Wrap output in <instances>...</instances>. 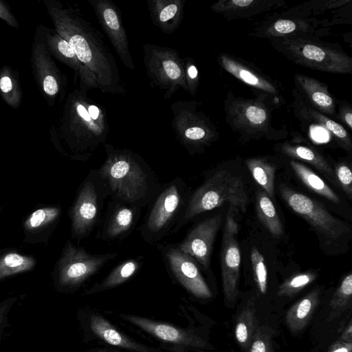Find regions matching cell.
<instances>
[{
    "mask_svg": "<svg viewBox=\"0 0 352 352\" xmlns=\"http://www.w3.org/2000/svg\"><path fill=\"white\" fill-rule=\"evenodd\" d=\"M57 34L74 50L78 60L96 77L103 93L124 94L115 58L103 35L73 9L48 6Z\"/></svg>",
    "mask_w": 352,
    "mask_h": 352,
    "instance_id": "6da1fadb",
    "label": "cell"
},
{
    "mask_svg": "<svg viewBox=\"0 0 352 352\" xmlns=\"http://www.w3.org/2000/svg\"><path fill=\"white\" fill-rule=\"evenodd\" d=\"M106 158L98 168L111 199L141 208L149 206L162 185L151 166L138 154L104 144Z\"/></svg>",
    "mask_w": 352,
    "mask_h": 352,
    "instance_id": "7a4b0ae2",
    "label": "cell"
},
{
    "mask_svg": "<svg viewBox=\"0 0 352 352\" xmlns=\"http://www.w3.org/2000/svg\"><path fill=\"white\" fill-rule=\"evenodd\" d=\"M248 201L245 185L240 176L229 170H217L190 192L185 211L172 234L177 233L201 213L219 208L225 203L245 212Z\"/></svg>",
    "mask_w": 352,
    "mask_h": 352,
    "instance_id": "3957f363",
    "label": "cell"
},
{
    "mask_svg": "<svg viewBox=\"0 0 352 352\" xmlns=\"http://www.w3.org/2000/svg\"><path fill=\"white\" fill-rule=\"evenodd\" d=\"M190 191L183 179L177 176L163 184L139 228L142 239L153 244L172 234L186 208Z\"/></svg>",
    "mask_w": 352,
    "mask_h": 352,
    "instance_id": "277c9868",
    "label": "cell"
},
{
    "mask_svg": "<svg viewBox=\"0 0 352 352\" xmlns=\"http://www.w3.org/2000/svg\"><path fill=\"white\" fill-rule=\"evenodd\" d=\"M109 191L98 168L91 169L79 188L69 210L73 239L88 237L99 226Z\"/></svg>",
    "mask_w": 352,
    "mask_h": 352,
    "instance_id": "5b68a950",
    "label": "cell"
},
{
    "mask_svg": "<svg viewBox=\"0 0 352 352\" xmlns=\"http://www.w3.org/2000/svg\"><path fill=\"white\" fill-rule=\"evenodd\" d=\"M280 191L289 208L311 226L324 244L340 241L350 234L349 226L333 216L316 200L285 186Z\"/></svg>",
    "mask_w": 352,
    "mask_h": 352,
    "instance_id": "8992f818",
    "label": "cell"
},
{
    "mask_svg": "<svg viewBox=\"0 0 352 352\" xmlns=\"http://www.w3.org/2000/svg\"><path fill=\"white\" fill-rule=\"evenodd\" d=\"M117 256L116 252L91 254L68 241L56 267V282L63 288L76 287Z\"/></svg>",
    "mask_w": 352,
    "mask_h": 352,
    "instance_id": "52a82bcc",
    "label": "cell"
},
{
    "mask_svg": "<svg viewBox=\"0 0 352 352\" xmlns=\"http://www.w3.org/2000/svg\"><path fill=\"white\" fill-rule=\"evenodd\" d=\"M157 248L168 272L182 286L197 298L212 296L201 274V267L195 258L182 252L175 243H160Z\"/></svg>",
    "mask_w": 352,
    "mask_h": 352,
    "instance_id": "ba28073f",
    "label": "cell"
},
{
    "mask_svg": "<svg viewBox=\"0 0 352 352\" xmlns=\"http://www.w3.org/2000/svg\"><path fill=\"white\" fill-rule=\"evenodd\" d=\"M144 63L152 82L166 94H172L179 87L186 88V73L182 59L171 49L144 45Z\"/></svg>",
    "mask_w": 352,
    "mask_h": 352,
    "instance_id": "9c48e42d",
    "label": "cell"
},
{
    "mask_svg": "<svg viewBox=\"0 0 352 352\" xmlns=\"http://www.w3.org/2000/svg\"><path fill=\"white\" fill-rule=\"evenodd\" d=\"M237 210L230 206L223 232L221 267L225 299L230 304L238 297L241 254L237 241L238 223L234 219Z\"/></svg>",
    "mask_w": 352,
    "mask_h": 352,
    "instance_id": "30bf717a",
    "label": "cell"
},
{
    "mask_svg": "<svg viewBox=\"0 0 352 352\" xmlns=\"http://www.w3.org/2000/svg\"><path fill=\"white\" fill-rule=\"evenodd\" d=\"M141 210L133 204L111 199L98 226L96 238L112 242L128 237L138 224Z\"/></svg>",
    "mask_w": 352,
    "mask_h": 352,
    "instance_id": "8fae6325",
    "label": "cell"
},
{
    "mask_svg": "<svg viewBox=\"0 0 352 352\" xmlns=\"http://www.w3.org/2000/svg\"><path fill=\"white\" fill-rule=\"evenodd\" d=\"M221 220V214L201 220L177 244L179 249L195 258L204 270L210 267L213 244Z\"/></svg>",
    "mask_w": 352,
    "mask_h": 352,
    "instance_id": "7c38bea8",
    "label": "cell"
},
{
    "mask_svg": "<svg viewBox=\"0 0 352 352\" xmlns=\"http://www.w3.org/2000/svg\"><path fill=\"white\" fill-rule=\"evenodd\" d=\"M98 23L107 35L122 62L131 70L135 65L130 52L129 43L117 7L109 0H89Z\"/></svg>",
    "mask_w": 352,
    "mask_h": 352,
    "instance_id": "4fadbf2b",
    "label": "cell"
},
{
    "mask_svg": "<svg viewBox=\"0 0 352 352\" xmlns=\"http://www.w3.org/2000/svg\"><path fill=\"white\" fill-rule=\"evenodd\" d=\"M120 316L164 341L197 347H204L206 344L199 338L189 335L186 331L169 324L153 322L147 318L133 315L124 314Z\"/></svg>",
    "mask_w": 352,
    "mask_h": 352,
    "instance_id": "5bb4252c",
    "label": "cell"
},
{
    "mask_svg": "<svg viewBox=\"0 0 352 352\" xmlns=\"http://www.w3.org/2000/svg\"><path fill=\"white\" fill-rule=\"evenodd\" d=\"M48 43L52 51L65 64L72 68L78 76L81 91L99 88L96 76L78 60L69 44L58 34L48 37Z\"/></svg>",
    "mask_w": 352,
    "mask_h": 352,
    "instance_id": "9a60e30c",
    "label": "cell"
},
{
    "mask_svg": "<svg viewBox=\"0 0 352 352\" xmlns=\"http://www.w3.org/2000/svg\"><path fill=\"white\" fill-rule=\"evenodd\" d=\"M153 22L166 33L174 32L182 18V0H157L148 1Z\"/></svg>",
    "mask_w": 352,
    "mask_h": 352,
    "instance_id": "2e32d148",
    "label": "cell"
},
{
    "mask_svg": "<svg viewBox=\"0 0 352 352\" xmlns=\"http://www.w3.org/2000/svg\"><path fill=\"white\" fill-rule=\"evenodd\" d=\"M320 290L314 289L289 308L285 321L292 332H299L307 326L320 303Z\"/></svg>",
    "mask_w": 352,
    "mask_h": 352,
    "instance_id": "e0dca14e",
    "label": "cell"
},
{
    "mask_svg": "<svg viewBox=\"0 0 352 352\" xmlns=\"http://www.w3.org/2000/svg\"><path fill=\"white\" fill-rule=\"evenodd\" d=\"M144 263V256L142 255L122 261L100 283L93 286L88 293L109 289L124 283L142 268Z\"/></svg>",
    "mask_w": 352,
    "mask_h": 352,
    "instance_id": "ac0fdd59",
    "label": "cell"
},
{
    "mask_svg": "<svg viewBox=\"0 0 352 352\" xmlns=\"http://www.w3.org/2000/svg\"><path fill=\"white\" fill-rule=\"evenodd\" d=\"M290 165L296 175L311 190L333 203L340 202L338 195L317 174L306 166L295 161H291Z\"/></svg>",
    "mask_w": 352,
    "mask_h": 352,
    "instance_id": "d6986e66",
    "label": "cell"
},
{
    "mask_svg": "<svg viewBox=\"0 0 352 352\" xmlns=\"http://www.w3.org/2000/svg\"><path fill=\"white\" fill-rule=\"evenodd\" d=\"M257 327L254 303L250 301L242 309L235 323L234 336L241 347L249 348Z\"/></svg>",
    "mask_w": 352,
    "mask_h": 352,
    "instance_id": "ffe728a7",
    "label": "cell"
},
{
    "mask_svg": "<svg viewBox=\"0 0 352 352\" xmlns=\"http://www.w3.org/2000/svg\"><path fill=\"white\" fill-rule=\"evenodd\" d=\"M91 331L100 339L113 346L129 349H138L139 346L116 329L103 317L93 315L90 318Z\"/></svg>",
    "mask_w": 352,
    "mask_h": 352,
    "instance_id": "44dd1931",
    "label": "cell"
},
{
    "mask_svg": "<svg viewBox=\"0 0 352 352\" xmlns=\"http://www.w3.org/2000/svg\"><path fill=\"white\" fill-rule=\"evenodd\" d=\"M256 208L260 221L275 236L282 235L283 229L280 219L271 198L264 192L256 194Z\"/></svg>",
    "mask_w": 352,
    "mask_h": 352,
    "instance_id": "7402d4cb",
    "label": "cell"
},
{
    "mask_svg": "<svg viewBox=\"0 0 352 352\" xmlns=\"http://www.w3.org/2000/svg\"><path fill=\"white\" fill-rule=\"evenodd\" d=\"M61 210L58 206H47L32 212L24 222V230L33 234L52 228L58 220Z\"/></svg>",
    "mask_w": 352,
    "mask_h": 352,
    "instance_id": "603a6c76",
    "label": "cell"
},
{
    "mask_svg": "<svg viewBox=\"0 0 352 352\" xmlns=\"http://www.w3.org/2000/svg\"><path fill=\"white\" fill-rule=\"evenodd\" d=\"M36 264L34 257L16 252H8L0 256V280L8 276L31 270Z\"/></svg>",
    "mask_w": 352,
    "mask_h": 352,
    "instance_id": "cb8c5ba5",
    "label": "cell"
},
{
    "mask_svg": "<svg viewBox=\"0 0 352 352\" xmlns=\"http://www.w3.org/2000/svg\"><path fill=\"white\" fill-rule=\"evenodd\" d=\"M248 169L256 182L271 198L274 197L275 168L260 160L247 162Z\"/></svg>",
    "mask_w": 352,
    "mask_h": 352,
    "instance_id": "d4e9b609",
    "label": "cell"
},
{
    "mask_svg": "<svg viewBox=\"0 0 352 352\" xmlns=\"http://www.w3.org/2000/svg\"><path fill=\"white\" fill-rule=\"evenodd\" d=\"M352 274H347L342 280L339 287L333 294L329 302L331 309L327 320L330 321L338 317L351 305Z\"/></svg>",
    "mask_w": 352,
    "mask_h": 352,
    "instance_id": "484cf974",
    "label": "cell"
},
{
    "mask_svg": "<svg viewBox=\"0 0 352 352\" xmlns=\"http://www.w3.org/2000/svg\"><path fill=\"white\" fill-rule=\"evenodd\" d=\"M289 153L294 156L309 162L318 169L324 176L336 186H338L336 174L331 166L318 154L311 149L305 146H297L289 149Z\"/></svg>",
    "mask_w": 352,
    "mask_h": 352,
    "instance_id": "4316f807",
    "label": "cell"
},
{
    "mask_svg": "<svg viewBox=\"0 0 352 352\" xmlns=\"http://www.w3.org/2000/svg\"><path fill=\"white\" fill-rule=\"evenodd\" d=\"M317 274L314 272L296 274L280 285L277 295L280 297H292L315 280Z\"/></svg>",
    "mask_w": 352,
    "mask_h": 352,
    "instance_id": "83f0119b",
    "label": "cell"
},
{
    "mask_svg": "<svg viewBox=\"0 0 352 352\" xmlns=\"http://www.w3.org/2000/svg\"><path fill=\"white\" fill-rule=\"evenodd\" d=\"M254 279L258 292L264 295L267 289V271L261 253L252 248L250 254Z\"/></svg>",
    "mask_w": 352,
    "mask_h": 352,
    "instance_id": "f1b7e54d",
    "label": "cell"
},
{
    "mask_svg": "<svg viewBox=\"0 0 352 352\" xmlns=\"http://www.w3.org/2000/svg\"><path fill=\"white\" fill-rule=\"evenodd\" d=\"M272 329L267 326L258 327L249 346V352H274L272 345Z\"/></svg>",
    "mask_w": 352,
    "mask_h": 352,
    "instance_id": "f546056e",
    "label": "cell"
},
{
    "mask_svg": "<svg viewBox=\"0 0 352 352\" xmlns=\"http://www.w3.org/2000/svg\"><path fill=\"white\" fill-rule=\"evenodd\" d=\"M223 63L225 68H226L228 71L245 82L252 86H256L259 87H263V84L260 82L259 79L254 74L248 70L239 67L236 64L228 60L227 58H223Z\"/></svg>",
    "mask_w": 352,
    "mask_h": 352,
    "instance_id": "4dcf8cb0",
    "label": "cell"
},
{
    "mask_svg": "<svg viewBox=\"0 0 352 352\" xmlns=\"http://www.w3.org/2000/svg\"><path fill=\"white\" fill-rule=\"evenodd\" d=\"M334 172L338 184H340L344 192L351 199L352 197V172L351 168L345 164H340Z\"/></svg>",
    "mask_w": 352,
    "mask_h": 352,
    "instance_id": "1f68e13d",
    "label": "cell"
},
{
    "mask_svg": "<svg viewBox=\"0 0 352 352\" xmlns=\"http://www.w3.org/2000/svg\"><path fill=\"white\" fill-rule=\"evenodd\" d=\"M302 54L307 59L318 62L324 60L326 56L322 49L311 44L305 45L302 49Z\"/></svg>",
    "mask_w": 352,
    "mask_h": 352,
    "instance_id": "d6a6232c",
    "label": "cell"
},
{
    "mask_svg": "<svg viewBox=\"0 0 352 352\" xmlns=\"http://www.w3.org/2000/svg\"><path fill=\"white\" fill-rule=\"evenodd\" d=\"M246 116L252 123L258 124L265 120L266 113L261 108L250 106L246 109Z\"/></svg>",
    "mask_w": 352,
    "mask_h": 352,
    "instance_id": "836d02e7",
    "label": "cell"
},
{
    "mask_svg": "<svg viewBox=\"0 0 352 352\" xmlns=\"http://www.w3.org/2000/svg\"><path fill=\"white\" fill-rule=\"evenodd\" d=\"M312 100L322 107H329L333 104L332 98L322 91H315L311 94Z\"/></svg>",
    "mask_w": 352,
    "mask_h": 352,
    "instance_id": "e575fe53",
    "label": "cell"
},
{
    "mask_svg": "<svg viewBox=\"0 0 352 352\" xmlns=\"http://www.w3.org/2000/svg\"><path fill=\"white\" fill-rule=\"evenodd\" d=\"M325 126L330 131H331L339 138L342 140H345L346 138V131L342 127V126L338 124L337 122L331 120H327L325 121Z\"/></svg>",
    "mask_w": 352,
    "mask_h": 352,
    "instance_id": "d590c367",
    "label": "cell"
},
{
    "mask_svg": "<svg viewBox=\"0 0 352 352\" xmlns=\"http://www.w3.org/2000/svg\"><path fill=\"white\" fill-rule=\"evenodd\" d=\"M274 28L279 33L287 34L296 29V24L292 21L282 19L274 23Z\"/></svg>",
    "mask_w": 352,
    "mask_h": 352,
    "instance_id": "8d00e7d4",
    "label": "cell"
},
{
    "mask_svg": "<svg viewBox=\"0 0 352 352\" xmlns=\"http://www.w3.org/2000/svg\"><path fill=\"white\" fill-rule=\"evenodd\" d=\"M16 298H8L0 304V333L3 330L6 315Z\"/></svg>",
    "mask_w": 352,
    "mask_h": 352,
    "instance_id": "74e56055",
    "label": "cell"
},
{
    "mask_svg": "<svg viewBox=\"0 0 352 352\" xmlns=\"http://www.w3.org/2000/svg\"><path fill=\"white\" fill-rule=\"evenodd\" d=\"M327 352H352V342H346L338 340Z\"/></svg>",
    "mask_w": 352,
    "mask_h": 352,
    "instance_id": "f35d334b",
    "label": "cell"
},
{
    "mask_svg": "<svg viewBox=\"0 0 352 352\" xmlns=\"http://www.w3.org/2000/svg\"><path fill=\"white\" fill-rule=\"evenodd\" d=\"M338 340L346 342H352V324L351 320H349V324L342 331Z\"/></svg>",
    "mask_w": 352,
    "mask_h": 352,
    "instance_id": "ab89813d",
    "label": "cell"
},
{
    "mask_svg": "<svg viewBox=\"0 0 352 352\" xmlns=\"http://www.w3.org/2000/svg\"><path fill=\"white\" fill-rule=\"evenodd\" d=\"M0 89L3 93H8L12 89V82L10 77L3 76L0 80Z\"/></svg>",
    "mask_w": 352,
    "mask_h": 352,
    "instance_id": "60d3db41",
    "label": "cell"
},
{
    "mask_svg": "<svg viewBox=\"0 0 352 352\" xmlns=\"http://www.w3.org/2000/svg\"><path fill=\"white\" fill-rule=\"evenodd\" d=\"M313 136L319 141H324L327 138V134L324 130L321 128H316L314 131Z\"/></svg>",
    "mask_w": 352,
    "mask_h": 352,
    "instance_id": "b9f144b4",
    "label": "cell"
},
{
    "mask_svg": "<svg viewBox=\"0 0 352 352\" xmlns=\"http://www.w3.org/2000/svg\"><path fill=\"white\" fill-rule=\"evenodd\" d=\"M234 4L239 7H245L253 3L252 0H234L232 1Z\"/></svg>",
    "mask_w": 352,
    "mask_h": 352,
    "instance_id": "7bdbcfd3",
    "label": "cell"
},
{
    "mask_svg": "<svg viewBox=\"0 0 352 352\" xmlns=\"http://www.w3.org/2000/svg\"><path fill=\"white\" fill-rule=\"evenodd\" d=\"M188 76L190 78L194 79L197 76V69L194 65H191L188 69Z\"/></svg>",
    "mask_w": 352,
    "mask_h": 352,
    "instance_id": "ee69618b",
    "label": "cell"
},
{
    "mask_svg": "<svg viewBox=\"0 0 352 352\" xmlns=\"http://www.w3.org/2000/svg\"><path fill=\"white\" fill-rule=\"evenodd\" d=\"M345 120L349 127H352V113L351 112L345 115Z\"/></svg>",
    "mask_w": 352,
    "mask_h": 352,
    "instance_id": "f6af8a7d",
    "label": "cell"
},
{
    "mask_svg": "<svg viewBox=\"0 0 352 352\" xmlns=\"http://www.w3.org/2000/svg\"><path fill=\"white\" fill-rule=\"evenodd\" d=\"M0 16L3 18L4 19H6L7 21H8V18L6 17L7 15L5 13L4 8L1 6V4H0Z\"/></svg>",
    "mask_w": 352,
    "mask_h": 352,
    "instance_id": "bcb514c9",
    "label": "cell"
},
{
    "mask_svg": "<svg viewBox=\"0 0 352 352\" xmlns=\"http://www.w3.org/2000/svg\"><path fill=\"white\" fill-rule=\"evenodd\" d=\"M100 352H109V351H100Z\"/></svg>",
    "mask_w": 352,
    "mask_h": 352,
    "instance_id": "7dc6e473",
    "label": "cell"
},
{
    "mask_svg": "<svg viewBox=\"0 0 352 352\" xmlns=\"http://www.w3.org/2000/svg\"><path fill=\"white\" fill-rule=\"evenodd\" d=\"M1 208H0V212H1Z\"/></svg>",
    "mask_w": 352,
    "mask_h": 352,
    "instance_id": "c3c4849f",
    "label": "cell"
}]
</instances>
